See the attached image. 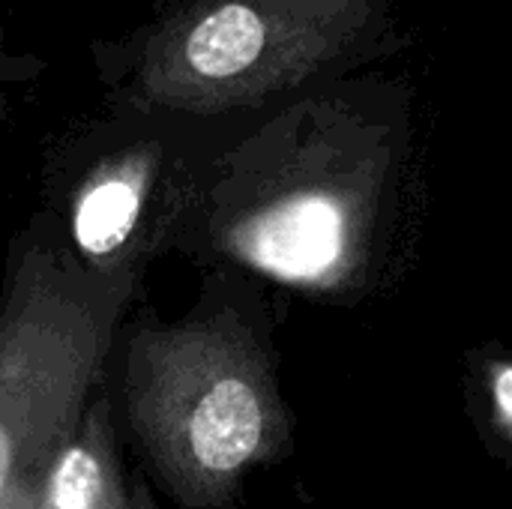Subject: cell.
Returning <instances> with one entry per match:
<instances>
[{"mask_svg": "<svg viewBox=\"0 0 512 509\" xmlns=\"http://www.w3.org/2000/svg\"><path fill=\"white\" fill-rule=\"evenodd\" d=\"M405 156L408 105L390 78L309 93L201 156L177 246L303 294L354 291Z\"/></svg>", "mask_w": 512, "mask_h": 509, "instance_id": "6da1fadb", "label": "cell"}, {"mask_svg": "<svg viewBox=\"0 0 512 509\" xmlns=\"http://www.w3.org/2000/svg\"><path fill=\"white\" fill-rule=\"evenodd\" d=\"M120 411L132 444L180 509H231L276 462L291 423L264 333L231 303L123 333Z\"/></svg>", "mask_w": 512, "mask_h": 509, "instance_id": "7a4b0ae2", "label": "cell"}, {"mask_svg": "<svg viewBox=\"0 0 512 509\" xmlns=\"http://www.w3.org/2000/svg\"><path fill=\"white\" fill-rule=\"evenodd\" d=\"M390 39V0H177L126 42L120 108L168 120L255 111Z\"/></svg>", "mask_w": 512, "mask_h": 509, "instance_id": "3957f363", "label": "cell"}, {"mask_svg": "<svg viewBox=\"0 0 512 509\" xmlns=\"http://www.w3.org/2000/svg\"><path fill=\"white\" fill-rule=\"evenodd\" d=\"M138 282L78 267L42 219L12 243L0 291V509H36L105 387Z\"/></svg>", "mask_w": 512, "mask_h": 509, "instance_id": "277c9868", "label": "cell"}, {"mask_svg": "<svg viewBox=\"0 0 512 509\" xmlns=\"http://www.w3.org/2000/svg\"><path fill=\"white\" fill-rule=\"evenodd\" d=\"M99 132L78 144L48 183V219L57 246L99 276H144L150 261L177 246L198 162L168 138L162 117Z\"/></svg>", "mask_w": 512, "mask_h": 509, "instance_id": "5b68a950", "label": "cell"}, {"mask_svg": "<svg viewBox=\"0 0 512 509\" xmlns=\"http://www.w3.org/2000/svg\"><path fill=\"white\" fill-rule=\"evenodd\" d=\"M132 486L126 483L111 399L96 393L60 450L36 509H129Z\"/></svg>", "mask_w": 512, "mask_h": 509, "instance_id": "8992f818", "label": "cell"}, {"mask_svg": "<svg viewBox=\"0 0 512 509\" xmlns=\"http://www.w3.org/2000/svg\"><path fill=\"white\" fill-rule=\"evenodd\" d=\"M483 390L495 429L512 444V360H498L483 369Z\"/></svg>", "mask_w": 512, "mask_h": 509, "instance_id": "52a82bcc", "label": "cell"}, {"mask_svg": "<svg viewBox=\"0 0 512 509\" xmlns=\"http://www.w3.org/2000/svg\"><path fill=\"white\" fill-rule=\"evenodd\" d=\"M21 75H24V60L6 51V42H3V30H0V117H3V114H6V108H9V96H6V87H9V84H12L15 78H21Z\"/></svg>", "mask_w": 512, "mask_h": 509, "instance_id": "ba28073f", "label": "cell"}, {"mask_svg": "<svg viewBox=\"0 0 512 509\" xmlns=\"http://www.w3.org/2000/svg\"><path fill=\"white\" fill-rule=\"evenodd\" d=\"M129 509H156L153 495H150V489L144 483H135L132 486V504H129Z\"/></svg>", "mask_w": 512, "mask_h": 509, "instance_id": "9c48e42d", "label": "cell"}]
</instances>
